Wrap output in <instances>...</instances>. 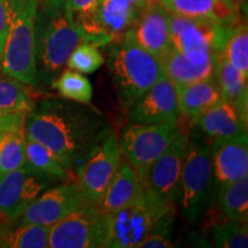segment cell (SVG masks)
I'll list each match as a JSON object with an SVG mask.
<instances>
[{"label": "cell", "instance_id": "1", "mask_svg": "<svg viewBox=\"0 0 248 248\" xmlns=\"http://www.w3.org/2000/svg\"><path fill=\"white\" fill-rule=\"evenodd\" d=\"M89 104L45 100L27 115V138L38 141L57 155L76 177L78 169L109 133L108 117Z\"/></svg>", "mask_w": 248, "mask_h": 248}, {"label": "cell", "instance_id": "31", "mask_svg": "<svg viewBox=\"0 0 248 248\" xmlns=\"http://www.w3.org/2000/svg\"><path fill=\"white\" fill-rule=\"evenodd\" d=\"M49 226L21 223L20 226L5 234L2 247L46 248L48 247Z\"/></svg>", "mask_w": 248, "mask_h": 248}, {"label": "cell", "instance_id": "8", "mask_svg": "<svg viewBox=\"0 0 248 248\" xmlns=\"http://www.w3.org/2000/svg\"><path fill=\"white\" fill-rule=\"evenodd\" d=\"M181 132L178 124L131 123L120 140L123 156L137 172L139 181L146 179L148 170Z\"/></svg>", "mask_w": 248, "mask_h": 248}, {"label": "cell", "instance_id": "30", "mask_svg": "<svg viewBox=\"0 0 248 248\" xmlns=\"http://www.w3.org/2000/svg\"><path fill=\"white\" fill-rule=\"evenodd\" d=\"M221 53L226 60L248 77V29L246 23L231 27Z\"/></svg>", "mask_w": 248, "mask_h": 248}, {"label": "cell", "instance_id": "27", "mask_svg": "<svg viewBox=\"0 0 248 248\" xmlns=\"http://www.w3.org/2000/svg\"><path fill=\"white\" fill-rule=\"evenodd\" d=\"M27 136L24 128L0 133V175L27 163Z\"/></svg>", "mask_w": 248, "mask_h": 248}, {"label": "cell", "instance_id": "6", "mask_svg": "<svg viewBox=\"0 0 248 248\" xmlns=\"http://www.w3.org/2000/svg\"><path fill=\"white\" fill-rule=\"evenodd\" d=\"M181 206L190 223H198L214 201L212 152L207 144L188 142L181 176Z\"/></svg>", "mask_w": 248, "mask_h": 248}, {"label": "cell", "instance_id": "34", "mask_svg": "<svg viewBox=\"0 0 248 248\" xmlns=\"http://www.w3.org/2000/svg\"><path fill=\"white\" fill-rule=\"evenodd\" d=\"M9 24V5L8 0H0V61H1L2 51L8 33Z\"/></svg>", "mask_w": 248, "mask_h": 248}, {"label": "cell", "instance_id": "29", "mask_svg": "<svg viewBox=\"0 0 248 248\" xmlns=\"http://www.w3.org/2000/svg\"><path fill=\"white\" fill-rule=\"evenodd\" d=\"M52 89L66 100L90 104L92 99L93 89L91 82L78 71L62 70L61 74L49 84Z\"/></svg>", "mask_w": 248, "mask_h": 248}, {"label": "cell", "instance_id": "3", "mask_svg": "<svg viewBox=\"0 0 248 248\" xmlns=\"http://www.w3.org/2000/svg\"><path fill=\"white\" fill-rule=\"evenodd\" d=\"M107 62L117 99L126 111L164 73L162 62L142 48L129 32L111 43Z\"/></svg>", "mask_w": 248, "mask_h": 248}, {"label": "cell", "instance_id": "22", "mask_svg": "<svg viewBox=\"0 0 248 248\" xmlns=\"http://www.w3.org/2000/svg\"><path fill=\"white\" fill-rule=\"evenodd\" d=\"M175 90L181 114L194 121L222 99L214 76L190 84L175 86Z\"/></svg>", "mask_w": 248, "mask_h": 248}, {"label": "cell", "instance_id": "16", "mask_svg": "<svg viewBox=\"0 0 248 248\" xmlns=\"http://www.w3.org/2000/svg\"><path fill=\"white\" fill-rule=\"evenodd\" d=\"M214 197L224 186L248 175L247 133L228 139H215L210 146Z\"/></svg>", "mask_w": 248, "mask_h": 248}, {"label": "cell", "instance_id": "4", "mask_svg": "<svg viewBox=\"0 0 248 248\" xmlns=\"http://www.w3.org/2000/svg\"><path fill=\"white\" fill-rule=\"evenodd\" d=\"M8 33L0 71L27 86L38 85L33 44V26L38 0H8Z\"/></svg>", "mask_w": 248, "mask_h": 248}, {"label": "cell", "instance_id": "10", "mask_svg": "<svg viewBox=\"0 0 248 248\" xmlns=\"http://www.w3.org/2000/svg\"><path fill=\"white\" fill-rule=\"evenodd\" d=\"M105 239L106 213L99 207L85 204L51 226L48 247L99 248L105 247Z\"/></svg>", "mask_w": 248, "mask_h": 248}, {"label": "cell", "instance_id": "38", "mask_svg": "<svg viewBox=\"0 0 248 248\" xmlns=\"http://www.w3.org/2000/svg\"><path fill=\"white\" fill-rule=\"evenodd\" d=\"M232 1H234L235 4H238L239 6H243L244 4H246V0H232Z\"/></svg>", "mask_w": 248, "mask_h": 248}, {"label": "cell", "instance_id": "36", "mask_svg": "<svg viewBox=\"0 0 248 248\" xmlns=\"http://www.w3.org/2000/svg\"><path fill=\"white\" fill-rule=\"evenodd\" d=\"M131 4L135 6V7H137L139 11H141V9H144L146 6L152 2V0H129Z\"/></svg>", "mask_w": 248, "mask_h": 248}, {"label": "cell", "instance_id": "35", "mask_svg": "<svg viewBox=\"0 0 248 248\" xmlns=\"http://www.w3.org/2000/svg\"><path fill=\"white\" fill-rule=\"evenodd\" d=\"M71 9L75 13L76 17H83L89 15L93 9L97 7L100 0H68Z\"/></svg>", "mask_w": 248, "mask_h": 248}, {"label": "cell", "instance_id": "37", "mask_svg": "<svg viewBox=\"0 0 248 248\" xmlns=\"http://www.w3.org/2000/svg\"><path fill=\"white\" fill-rule=\"evenodd\" d=\"M4 237H5L4 226H2L1 222H0V247H2V241H4Z\"/></svg>", "mask_w": 248, "mask_h": 248}, {"label": "cell", "instance_id": "33", "mask_svg": "<svg viewBox=\"0 0 248 248\" xmlns=\"http://www.w3.org/2000/svg\"><path fill=\"white\" fill-rule=\"evenodd\" d=\"M28 114L0 109V133L24 128Z\"/></svg>", "mask_w": 248, "mask_h": 248}, {"label": "cell", "instance_id": "13", "mask_svg": "<svg viewBox=\"0 0 248 248\" xmlns=\"http://www.w3.org/2000/svg\"><path fill=\"white\" fill-rule=\"evenodd\" d=\"M188 139L179 133L159 159L152 164L142 185L163 203L173 206L181 197V176Z\"/></svg>", "mask_w": 248, "mask_h": 248}, {"label": "cell", "instance_id": "2", "mask_svg": "<svg viewBox=\"0 0 248 248\" xmlns=\"http://www.w3.org/2000/svg\"><path fill=\"white\" fill-rule=\"evenodd\" d=\"M82 42H86V33L68 0H38L33 26L38 83L51 84Z\"/></svg>", "mask_w": 248, "mask_h": 248}, {"label": "cell", "instance_id": "24", "mask_svg": "<svg viewBox=\"0 0 248 248\" xmlns=\"http://www.w3.org/2000/svg\"><path fill=\"white\" fill-rule=\"evenodd\" d=\"M164 74L173 86L190 84L214 76L215 61L204 64H195L173 46L162 60Z\"/></svg>", "mask_w": 248, "mask_h": 248}, {"label": "cell", "instance_id": "5", "mask_svg": "<svg viewBox=\"0 0 248 248\" xmlns=\"http://www.w3.org/2000/svg\"><path fill=\"white\" fill-rule=\"evenodd\" d=\"M172 207L156 199L141 184V190L136 199L122 208L106 213L105 247H139L161 219L172 212Z\"/></svg>", "mask_w": 248, "mask_h": 248}, {"label": "cell", "instance_id": "19", "mask_svg": "<svg viewBox=\"0 0 248 248\" xmlns=\"http://www.w3.org/2000/svg\"><path fill=\"white\" fill-rule=\"evenodd\" d=\"M195 122L201 131L214 140L233 138L247 133L248 119L224 99L204 110Z\"/></svg>", "mask_w": 248, "mask_h": 248}, {"label": "cell", "instance_id": "32", "mask_svg": "<svg viewBox=\"0 0 248 248\" xmlns=\"http://www.w3.org/2000/svg\"><path fill=\"white\" fill-rule=\"evenodd\" d=\"M104 62V55L97 45L90 42H82L71 52L66 66L80 74H92L97 71Z\"/></svg>", "mask_w": 248, "mask_h": 248}, {"label": "cell", "instance_id": "11", "mask_svg": "<svg viewBox=\"0 0 248 248\" xmlns=\"http://www.w3.org/2000/svg\"><path fill=\"white\" fill-rule=\"evenodd\" d=\"M140 11L129 0H100L89 15L77 21L86 33V42L105 46L119 42L132 30Z\"/></svg>", "mask_w": 248, "mask_h": 248}, {"label": "cell", "instance_id": "25", "mask_svg": "<svg viewBox=\"0 0 248 248\" xmlns=\"http://www.w3.org/2000/svg\"><path fill=\"white\" fill-rule=\"evenodd\" d=\"M217 212L229 221L247 223L248 175L230 183L218 192Z\"/></svg>", "mask_w": 248, "mask_h": 248}, {"label": "cell", "instance_id": "7", "mask_svg": "<svg viewBox=\"0 0 248 248\" xmlns=\"http://www.w3.org/2000/svg\"><path fill=\"white\" fill-rule=\"evenodd\" d=\"M168 27L173 46L195 64L216 60L231 28L208 20L179 16L169 12Z\"/></svg>", "mask_w": 248, "mask_h": 248}, {"label": "cell", "instance_id": "20", "mask_svg": "<svg viewBox=\"0 0 248 248\" xmlns=\"http://www.w3.org/2000/svg\"><path fill=\"white\" fill-rule=\"evenodd\" d=\"M214 79L221 93V98L233 105L248 119L247 76L235 69L222 53L216 55Z\"/></svg>", "mask_w": 248, "mask_h": 248}, {"label": "cell", "instance_id": "39", "mask_svg": "<svg viewBox=\"0 0 248 248\" xmlns=\"http://www.w3.org/2000/svg\"><path fill=\"white\" fill-rule=\"evenodd\" d=\"M152 1H159V0H152Z\"/></svg>", "mask_w": 248, "mask_h": 248}, {"label": "cell", "instance_id": "17", "mask_svg": "<svg viewBox=\"0 0 248 248\" xmlns=\"http://www.w3.org/2000/svg\"><path fill=\"white\" fill-rule=\"evenodd\" d=\"M129 33L142 48L161 61L173 47L168 27V12L159 1H152L139 13Z\"/></svg>", "mask_w": 248, "mask_h": 248}, {"label": "cell", "instance_id": "28", "mask_svg": "<svg viewBox=\"0 0 248 248\" xmlns=\"http://www.w3.org/2000/svg\"><path fill=\"white\" fill-rule=\"evenodd\" d=\"M35 106L27 85L0 71V109L29 114Z\"/></svg>", "mask_w": 248, "mask_h": 248}, {"label": "cell", "instance_id": "26", "mask_svg": "<svg viewBox=\"0 0 248 248\" xmlns=\"http://www.w3.org/2000/svg\"><path fill=\"white\" fill-rule=\"evenodd\" d=\"M27 163L40 171L57 177L63 182H76V177L63 166L57 155L38 141L27 138Z\"/></svg>", "mask_w": 248, "mask_h": 248}, {"label": "cell", "instance_id": "18", "mask_svg": "<svg viewBox=\"0 0 248 248\" xmlns=\"http://www.w3.org/2000/svg\"><path fill=\"white\" fill-rule=\"evenodd\" d=\"M169 13L208 20L223 27L241 23L240 6L232 0H159Z\"/></svg>", "mask_w": 248, "mask_h": 248}, {"label": "cell", "instance_id": "9", "mask_svg": "<svg viewBox=\"0 0 248 248\" xmlns=\"http://www.w3.org/2000/svg\"><path fill=\"white\" fill-rule=\"evenodd\" d=\"M60 182L29 163L0 175V218L15 222L42 192Z\"/></svg>", "mask_w": 248, "mask_h": 248}, {"label": "cell", "instance_id": "12", "mask_svg": "<svg viewBox=\"0 0 248 248\" xmlns=\"http://www.w3.org/2000/svg\"><path fill=\"white\" fill-rule=\"evenodd\" d=\"M122 159L119 138L110 131L76 173V183L89 204L100 206L108 183Z\"/></svg>", "mask_w": 248, "mask_h": 248}, {"label": "cell", "instance_id": "14", "mask_svg": "<svg viewBox=\"0 0 248 248\" xmlns=\"http://www.w3.org/2000/svg\"><path fill=\"white\" fill-rule=\"evenodd\" d=\"M85 204L89 203L76 182L58 183L42 192L27 207L20 217L21 223H33L51 228Z\"/></svg>", "mask_w": 248, "mask_h": 248}, {"label": "cell", "instance_id": "23", "mask_svg": "<svg viewBox=\"0 0 248 248\" xmlns=\"http://www.w3.org/2000/svg\"><path fill=\"white\" fill-rule=\"evenodd\" d=\"M204 233L214 246L218 248H247V223L232 222L223 218L218 213L204 214Z\"/></svg>", "mask_w": 248, "mask_h": 248}, {"label": "cell", "instance_id": "15", "mask_svg": "<svg viewBox=\"0 0 248 248\" xmlns=\"http://www.w3.org/2000/svg\"><path fill=\"white\" fill-rule=\"evenodd\" d=\"M130 123L160 124L179 122L177 94L175 86L166 74L140 95L128 109Z\"/></svg>", "mask_w": 248, "mask_h": 248}, {"label": "cell", "instance_id": "21", "mask_svg": "<svg viewBox=\"0 0 248 248\" xmlns=\"http://www.w3.org/2000/svg\"><path fill=\"white\" fill-rule=\"evenodd\" d=\"M141 190V182L136 170L122 159L119 168L111 177L99 206L102 212L110 213L131 202Z\"/></svg>", "mask_w": 248, "mask_h": 248}]
</instances>
